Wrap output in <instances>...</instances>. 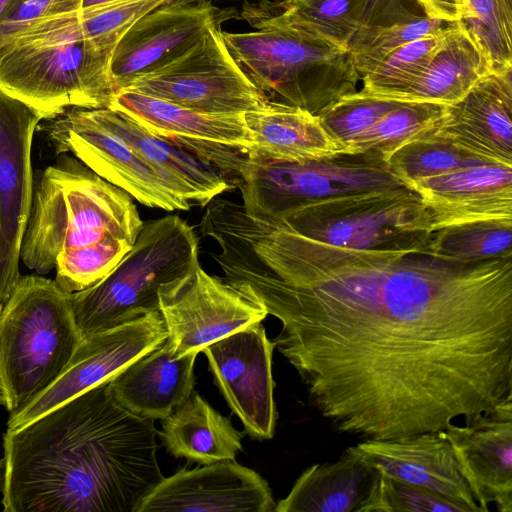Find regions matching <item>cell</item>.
<instances>
[{"label": "cell", "mask_w": 512, "mask_h": 512, "mask_svg": "<svg viewBox=\"0 0 512 512\" xmlns=\"http://www.w3.org/2000/svg\"><path fill=\"white\" fill-rule=\"evenodd\" d=\"M167 338L160 312H151L120 326L81 339L59 379L29 406L9 417L15 429L63 402L110 380Z\"/></svg>", "instance_id": "15"}, {"label": "cell", "mask_w": 512, "mask_h": 512, "mask_svg": "<svg viewBox=\"0 0 512 512\" xmlns=\"http://www.w3.org/2000/svg\"><path fill=\"white\" fill-rule=\"evenodd\" d=\"M356 446L379 473L431 490L469 512H482L444 430L387 440H362Z\"/></svg>", "instance_id": "19"}, {"label": "cell", "mask_w": 512, "mask_h": 512, "mask_svg": "<svg viewBox=\"0 0 512 512\" xmlns=\"http://www.w3.org/2000/svg\"><path fill=\"white\" fill-rule=\"evenodd\" d=\"M370 0H281L244 7L243 15L271 17L349 46Z\"/></svg>", "instance_id": "29"}, {"label": "cell", "mask_w": 512, "mask_h": 512, "mask_svg": "<svg viewBox=\"0 0 512 512\" xmlns=\"http://www.w3.org/2000/svg\"><path fill=\"white\" fill-rule=\"evenodd\" d=\"M427 17L446 23L461 20L463 16L462 0H416Z\"/></svg>", "instance_id": "39"}, {"label": "cell", "mask_w": 512, "mask_h": 512, "mask_svg": "<svg viewBox=\"0 0 512 512\" xmlns=\"http://www.w3.org/2000/svg\"><path fill=\"white\" fill-rule=\"evenodd\" d=\"M43 116L0 90V303L20 277L23 234L33 195L32 140Z\"/></svg>", "instance_id": "14"}, {"label": "cell", "mask_w": 512, "mask_h": 512, "mask_svg": "<svg viewBox=\"0 0 512 512\" xmlns=\"http://www.w3.org/2000/svg\"><path fill=\"white\" fill-rule=\"evenodd\" d=\"M432 216V229L512 219V166L481 164L410 185Z\"/></svg>", "instance_id": "20"}, {"label": "cell", "mask_w": 512, "mask_h": 512, "mask_svg": "<svg viewBox=\"0 0 512 512\" xmlns=\"http://www.w3.org/2000/svg\"><path fill=\"white\" fill-rule=\"evenodd\" d=\"M205 1V0H204Z\"/></svg>", "instance_id": "44"}, {"label": "cell", "mask_w": 512, "mask_h": 512, "mask_svg": "<svg viewBox=\"0 0 512 512\" xmlns=\"http://www.w3.org/2000/svg\"><path fill=\"white\" fill-rule=\"evenodd\" d=\"M12 0H0V16Z\"/></svg>", "instance_id": "41"}, {"label": "cell", "mask_w": 512, "mask_h": 512, "mask_svg": "<svg viewBox=\"0 0 512 512\" xmlns=\"http://www.w3.org/2000/svg\"><path fill=\"white\" fill-rule=\"evenodd\" d=\"M0 405L5 406V394H4V390L2 388L1 383H0Z\"/></svg>", "instance_id": "42"}, {"label": "cell", "mask_w": 512, "mask_h": 512, "mask_svg": "<svg viewBox=\"0 0 512 512\" xmlns=\"http://www.w3.org/2000/svg\"><path fill=\"white\" fill-rule=\"evenodd\" d=\"M444 27L393 51L378 67L361 78L363 87L360 91L395 101L419 78L433 58L441 43Z\"/></svg>", "instance_id": "33"}, {"label": "cell", "mask_w": 512, "mask_h": 512, "mask_svg": "<svg viewBox=\"0 0 512 512\" xmlns=\"http://www.w3.org/2000/svg\"><path fill=\"white\" fill-rule=\"evenodd\" d=\"M512 70L492 72L448 105L433 131L496 164L512 166Z\"/></svg>", "instance_id": "21"}, {"label": "cell", "mask_w": 512, "mask_h": 512, "mask_svg": "<svg viewBox=\"0 0 512 512\" xmlns=\"http://www.w3.org/2000/svg\"><path fill=\"white\" fill-rule=\"evenodd\" d=\"M387 163L409 187L414 182L457 169L481 164H496L465 150L433 131L395 150L388 157Z\"/></svg>", "instance_id": "32"}, {"label": "cell", "mask_w": 512, "mask_h": 512, "mask_svg": "<svg viewBox=\"0 0 512 512\" xmlns=\"http://www.w3.org/2000/svg\"><path fill=\"white\" fill-rule=\"evenodd\" d=\"M197 355L176 357L165 339L108 380L110 393L128 412L141 418L161 420L193 392Z\"/></svg>", "instance_id": "23"}, {"label": "cell", "mask_w": 512, "mask_h": 512, "mask_svg": "<svg viewBox=\"0 0 512 512\" xmlns=\"http://www.w3.org/2000/svg\"><path fill=\"white\" fill-rule=\"evenodd\" d=\"M0 307H1V303H0Z\"/></svg>", "instance_id": "43"}, {"label": "cell", "mask_w": 512, "mask_h": 512, "mask_svg": "<svg viewBox=\"0 0 512 512\" xmlns=\"http://www.w3.org/2000/svg\"><path fill=\"white\" fill-rule=\"evenodd\" d=\"M274 344L259 323L203 349L209 370L231 411L252 438H273L277 422L272 376Z\"/></svg>", "instance_id": "13"}, {"label": "cell", "mask_w": 512, "mask_h": 512, "mask_svg": "<svg viewBox=\"0 0 512 512\" xmlns=\"http://www.w3.org/2000/svg\"><path fill=\"white\" fill-rule=\"evenodd\" d=\"M60 155L33 188L20 260L37 274L55 269L58 286L75 293L122 260L144 223L126 191L76 157Z\"/></svg>", "instance_id": "3"}, {"label": "cell", "mask_w": 512, "mask_h": 512, "mask_svg": "<svg viewBox=\"0 0 512 512\" xmlns=\"http://www.w3.org/2000/svg\"><path fill=\"white\" fill-rule=\"evenodd\" d=\"M118 43L80 39L0 51V90L44 120L70 108H109L117 90L111 59Z\"/></svg>", "instance_id": "8"}, {"label": "cell", "mask_w": 512, "mask_h": 512, "mask_svg": "<svg viewBox=\"0 0 512 512\" xmlns=\"http://www.w3.org/2000/svg\"><path fill=\"white\" fill-rule=\"evenodd\" d=\"M81 9V0H12L0 16V45L30 24Z\"/></svg>", "instance_id": "38"}, {"label": "cell", "mask_w": 512, "mask_h": 512, "mask_svg": "<svg viewBox=\"0 0 512 512\" xmlns=\"http://www.w3.org/2000/svg\"><path fill=\"white\" fill-rule=\"evenodd\" d=\"M96 116L119 135L180 198L206 206L233 187L226 174L209 161L142 127L128 114L94 109Z\"/></svg>", "instance_id": "22"}, {"label": "cell", "mask_w": 512, "mask_h": 512, "mask_svg": "<svg viewBox=\"0 0 512 512\" xmlns=\"http://www.w3.org/2000/svg\"><path fill=\"white\" fill-rule=\"evenodd\" d=\"M128 114L151 133L183 147L212 143L247 154L251 143L244 114H207L131 90L117 93L109 107Z\"/></svg>", "instance_id": "24"}, {"label": "cell", "mask_w": 512, "mask_h": 512, "mask_svg": "<svg viewBox=\"0 0 512 512\" xmlns=\"http://www.w3.org/2000/svg\"><path fill=\"white\" fill-rule=\"evenodd\" d=\"M447 106L428 102H399L383 114L351 144L352 153H370L387 162L406 143L434 131Z\"/></svg>", "instance_id": "30"}, {"label": "cell", "mask_w": 512, "mask_h": 512, "mask_svg": "<svg viewBox=\"0 0 512 512\" xmlns=\"http://www.w3.org/2000/svg\"><path fill=\"white\" fill-rule=\"evenodd\" d=\"M399 102L357 90L339 99L318 117L327 132L351 152L352 142Z\"/></svg>", "instance_id": "37"}, {"label": "cell", "mask_w": 512, "mask_h": 512, "mask_svg": "<svg viewBox=\"0 0 512 512\" xmlns=\"http://www.w3.org/2000/svg\"><path fill=\"white\" fill-rule=\"evenodd\" d=\"M444 431L482 512H512V398Z\"/></svg>", "instance_id": "18"}, {"label": "cell", "mask_w": 512, "mask_h": 512, "mask_svg": "<svg viewBox=\"0 0 512 512\" xmlns=\"http://www.w3.org/2000/svg\"><path fill=\"white\" fill-rule=\"evenodd\" d=\"M462 24L488 58L493 72L512 70V0H462Z\"/></svg>", "instance_id": "34"}, {"label": "cell", "mask_w": 512, "mask_h": 512, "mask_svg": "<svg viewBox=\"0 0 512 512\" xmlns=\"http://www.w3.org/2000/svg\"><path fill=\"white\" fill-rule=\"evenodd\" d=\"M234 180L245 212L266 223H277L297 209L337 197L410 188L384 159L370 153L304 162L245 155Z\"/></svg>", "instance_id": "7"}, {"label": "cell", "mask_w": 512, "mask_h": 512, "mask_svg": "<svg viewBox=\"0 0 512 512\" xmlns=\"http://www.w3.org/2000/svg\"><path fill=\"white\" fill-rule=\"evenodd\" d=\"M275 506L259 473L222 460L163 477L135 512H275Z\"/></svg>", "instance_id": "17"}, {"label": "cell", "mask_w": 512, "mask_h": 512, "mask_svg": "<svg viewBox=\"0 0 512 512\" xmlns=\"http://www.w3.org/2000/svg\"><path fill=\"white\" fill-rule=\"evenodd\" d=\"M154 420L113 399L108 381L3 435L8 512H135L162 480Z\"/></svg>", "instance_id": "2"}, {"label": "cell", "mask_w": 512, "mask_h": 512, "mask_svg": "<svg viewBox=\"0 0 512 512\" xmlns=\"http://www.w3.org/2000/svg\"><path fill=\"white\" fill-rule=\"evenodd\" d=\"M378 471L356 445L334 461L305 469L275 512H360Z\"/></svg>", "instance_id": "26"}, {"label": "cell", "mask_w": 512, "mask_h": 512, "mask_svg": "<svg viewBox=\"0 0 512 512\" xmlns=\"http://www.w3.org/2000/svg\"><path fill=\"white\" fill-rule=\"evenodd\" d=\"M426 251L459 261L512 257V219L442 227L431 233Z\"/></svg>", "instance_id": "31"}, {"label": "cell", "mask_w": 512, "mask_h": 512, "mask_svg": "<svg viewBox=\"0 0 512 512\" xmlns=\"http://www.w3.org/2000/svg\"><path fill=\"white\" fill-rule=\"evenodd\" d=\"M198 260V237L178 215L144 223L132 249L100 281L71 293L81 339L159 311L161 285Z\"/></svg>", "instance_id": "6"}, {"label": "cell", "mask_w": 512, "mask_h": 512, "mask_svg": "<svg viewBox=\"0 0 512 512\" xmlns=\"http://www.w3.org/2000/svg\"><path fill=\"white\" fill-rule=\"evenodd\" d=\"M227 281L280 321L274 346L340 433L443 431L512 398V257L348 249L255 222Z\"/></svg>", "instance_id": "1"}, {"label": "cell", "mask_w": 512, "mask_h": 512, "mask_svg": "<svg viewBox=\"0 0 512 512\" xmlns=\"http://www.w3.org/2000/svg\"><path fill=\"white\" fill-rule=\"evenodd\" d=\"M216 23V9L204 0H173L144 15L113 52L111 76L117 93L186 54Z\"/></svg>", "instance_id": "16"}, {"label": "cell", "mask_w": 512, "mask_h": 512, "mask_svg": "<svg viewBox=\"0 0 512 512\" xmlns=\"http://www.w3.org/2000/svg\"><path fill=\"white\" fill-rule=\"evenodd\" d=\"M448 23L423 15L388 27L356 33L348 50L360 79L378 67L399 47L434 33Z\"/></svg>", "instance_id": "35"}, {"label": "cell", "mask_w": 512, "mask_h": 512, "mask_svg": "<svg viewBox=\"0 0 512 512\" xmlns=\"http://www.w3.org/2000/svg\"><path fill=\"white\" fill-rule=\"evenodd\" d=\"M124 90L207 114H244L267 102L233 59L217 23L186 54Z\"/></svg>", "instance_id": "10"}, {"label": "cell", "mask_w": 512, "mask_h": 512, "mask_svg": "<svg viewBox=\"0 0 512 512\" xmlns=\"http://www.w3.org/2000/svg\"><path fill=\"white\" fill-rule=\"evenodd\" d=\"M37 129L57 155L71 153L104 180L142 205L166 211L189 210L180 198L127 143L96 116L94 109L70 108L42 120Z\"/></svg>", "instance_id": "12"}, {"label": "cell", "mask_w": 512, "mask_h": 512, "mask_svg": "<svg viewBox=\"0 0 512 512\" xmlns=\"http://www.w3.org/2000/svg\"><path fill=\"white\" fill-rule=\"evenodd\" d=\"M360 512H469L468 509L431 490L378 472Z\"/></svg>", "instance_id": "36"}, {"label": "cell", "mask_w": 512, "mask_h": 512, "mask_svg": "<svg viewBox=\"0 0 512 512\" xmlns=\"http://www.w3.org/2000/svg\"><path fill=\"white\" fill-rule=\"evenodd\" d=\"M492 72L488 58L462 22L448 23L425 70L395 101L451 105Z\"/></svg>", "instance_id": "27"}, {"label": "cell", "mask_w": 512, "mask_h": 512, "mask_svg": "<svg viewBox=\"0 0 512 512\" xmlns=\"http://www.w3.org/2000/svg\"><path fill=\"white\" fill-rule=\"evenodd\" d=\"M159 311L176 357L200 353L213 342L262 322L264 307L224 279L208 274L199 260L160 286Z\"/></svg>", "instance_id": "11"}, {"label": "cell", "mask_w": 512, "mask_h": 512, "mask_svg": "<svg viewBox=\"0 0 512 512\" xmlns=\"http://www.w3.org/2000/svg\"><path fill=\"white\" fill-rule=\"evenodd\" d=\"M255 32L222 31L242 72L268 102L314 115L357 91L360 76L347 47L271 17L243 15Z\"/></svg>", "instance_id": "4"}, {"label": "cell", "mask_w": 512, "mask_h": 512, "mask_svg": "<svg viewBox=\"0 0 512 512\" xmlns=\"http://www.w3.org/2000/svg\"><path fill=\"white\" fill-rule=\"evenodd\" d=\"M277 223L310 240L357 250L426 251L433 232L428 208L410 188L325 200Z\"/></svg>", "instance_id": "9"}, {"label": "cell", "mask_w": 512, "mask_h": 512, "mask_svg": "<svg viewBox=\"0 0 512 512\" xmlns=\"http://www.w3.org/2000/svg\"><path fill=\"white\" fill-rule=\"evenodd\" d=\"M158 436L171 455L199 464L235 460L242 450L243 433L196 391L161 419Z\"/></svg>", "instance_id": "28"}, {"label": "cell", "mask_w": 512, "mask_h": 512, "mask_svg": "<svg viewBox=\"0 0 512 512\" xmlns=\"http://www.w3.org/2000/svg\"><path fill=\"white\" fill-rule=\"evenodd\" d=\"M80 341L71 293L55 280L20 276L0 307V383L9 417L59 379Z\"/></svg>", "instance_id": "5"}, {"label": "cell", "mask_w": 512, "mask_h": 512, "mask_svg": "<svg viewBox=\"0 0 512 512\" xmlns=\"http://www.w3.org/2000/svg\"><path fill=\"white\" fill-rule=\"evenodd\" d=\"M121 0H81V9L104 6Z\"/></svg>", "instance_id": "40"}, {"label": "cell", "mask_w": 512, "mask_h": 512, "mask_svg": "<svg viewBox=\"0 0 512 512\" xmlns=\"http://www.w3.org/2000/svg\"><path fill=\"white\" fill-rule=\"evenodd\" d=\"M244 121L250 157L304 162L351 153L327 132L318 115L300 108L267 101L244 113Z\"/></svg>", "instance_id": "25"}]
</instances>
